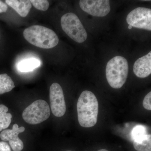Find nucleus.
<instances>
[{"mask_svg":"<svg viewBox=\"0 0 151 151\" xmlns=\"http://www.w3.org/2000/svg\"><path fill=\"white\" fill-rule=\"evenodd\" d=\"M78 122L81 127L90 128L97 124L99 104L97 97L91 91L81 93L77 103Z\"/></svg>","mask_w":151,"mask_h":151,"instance_id":"f257e3e1","label":"nucleus"},{"mask_svg":"<svg viewBox=\"0 0 151 151\" xmlns=\"http://www.w3.org/2000/svg\"><path fill=\"white\" fill-rule=\"evenodd\" d=\"M23 36L29 43L40 48H53L59 42L56 34L42 26L35 25L27 28L24 31Z\"/></svg>","mask_w":151,"mask_h":151,"instance_id":"f03ea898","label":"nucleus"},{"mask_svg":"<svg viewBox=\"0 0 151 151\" xmlns=\"http://www.w3.org/2000/svg\"><path fill=\"white\" fill-rule=\"evenodd\" d=\"M129 63L124 57H114L107 63L106 76L109 85L114 89L122 88L127 80Z\"/></svg>","mask_w":151,"mask_h":151,"instance_id":"7ed1b4c3","label":"nucleus"},{"mask_svg":"<svg viewBox=\"0 0 151 151\" xmlns=\"http://www.w3.org/2000/svg\"><path fill=\"white\" fill-rule=\"evenodd\" d=\"M61 27L68 36L76 42L82 43L87 37V32L75 14L68 13L61 17Z\"/></svg>","mask_w":151,"mask_h":151,"instance_id":"20e7f679","label":"nucleus"},{"mask_svg":"<svg viewBox=\"0 0 151 151\" xmlns=\"http://www.w3.org/2000/svg\"><path fill=\"white\" fill-rule=\"evenodd\" d=\"M50 115V108L48 103L45 100H39L35 101L24 109L22 113V117L28 124L35 125L46 121Z\"/></svg>","mask_w":151,"mask_h":151,"instance_id":"39448f33","label":"nucleus"},{"mask_svg":"<svg viewBox=\"0 0 151 151\" xmlns=\"http://www.w3.org/2000/svg\"><path fill=\"white\" fill-rule=\"evenodd\" d=\"M127 22L132 27L151 31V9L144 7L135 9L127 16Z\"/></svg>","mask_w":151,"mask_h":151,"instance_id":"423d86ee","label":"nucleus"},{"mask_svg":"<svg viewBox=\"0 0 151 151\" xmlns=\"http://www.w3.org/2000/svg\"><path fill=\"white\" fill-rule=\"evenodd\" d=\"M50 100L53 115L57 117L63 116L66 112V105L62 87L58 83H53L50 86Z\"/></svg>","mask_w":151,"mask_h":151,"instance_id":"0eeeda50","label":"nucleus"},{"mask_svg":"<svg viewBox=\"0 0 151 151\" xmlns=\"http://www.w3.org/2000/svg\"><path fill=\"white\" fill-rule=\"evenodd\" d=\"M79 4L82 10L93 16H106L111 11L108 0H81Z\"/></svg>","mask_w":151,"mask_h":151,"instance_id":"6e6552de","label":"nucleus"},{"mask_svg":"<svg viewBox=\"0 0 151 151\" xmlns=\"http://www.w3.org/2000/svg\"><path fill=\"white\" fill-rule=\"evenodd\" d=\"M25 131L24 127H19L17 124H14L12 129L4 130L0 134V138L3 141H9L11 147L14 151H21L24 148L22 141L19 138L20 133Z\"/></svg>","mask_w":151,"mask_h":151,"instance_id":"1a4fd4ad","label":"nucleus"},{"mask_svg":"<svg viewBox=\"0 0 151 151\" xmlns=\"http://www.w3.org/2000/svg\"><path fill=\"white\" fill-rule=\"evenodd\" d=\"M136 76L141 78L148 77L151 73V52L137 60L133 67Z\"/></svg>","mask_w":151,"mask_h":151,"instance_id":"9d476101","label":"nucleus"},{"mask_svg":"<svg viewBox=\"0 0 151 151\" xmlns=\"http://www.w3.org/2000/svg\"><path fill=\"white\" fill-rule=\"evenodd\" d=\"M5 2L23 17L27 16L32 8L31 3L28 0H6Z\"/></svg>","mask_w":151,"mask_h":151,"instance_id":"9b49d317","label":"nucleus"},{"mask_svg":"<svg viewBox=\"0 0 151 151\" xmlns=\"http://www.w3.org/2000/svg\"><path fill=\"white\" fill-rule=\"evenodd\" d=\"M41 62L36 58H29L21 61L18 65V69L22 72H29L39 67Z\"/></svg>","mask_w":151,"mask_h":151,"instance_id":"f8f14e48","label":"nucleus"},{"mask_svg":"<svg viewBox=\"0 0 151 151\" xmlns=\"http://www.w3.org/2000/svg\"><path fill=\"white\" fill-rule=\"evenodd\" d=\"M8 110L5 105H0V132L7 129L12 122V115L7 113Z\"/></svg>","mask_w":151,"mask_h":151,"instance_id":"ddd939ff","label":"nucleus"},{"mask_svg":"<svg viewBox=\"0 0 151 151\" xmlns=\"http://www.w3.org/2000/svg\"><path fill=\"white\" fill-rule=\"evenodd\" d=\"M15 86L14 81L7 74H0V94L10 92Z\"/></svg>","mask_w":151,"mask_h":151,"instance_id":"4468645a","label":"nucleus"},{"mask_svg":"<svg viewBox=\"0 0 151 151\" xmlns=\"http://www.w3.org/2000/svg\"><path fill=\"white\" fill-rule=\"evenodd\" d=\"M132 138L134 142H139L147 137L146 127L142 125H138L134 127L132 131Z\"/></svg>","mask_w":151,"mask_h":151,"instance_id":"2eb2a0df","label":"nucleus"},{"mask_svg":"<svg viewBox=\"0 0 151 151\" xmlns=\"http://www.w3.org/2000/svg\"><path fill=\"white\" fill-rule=\"evenodd\" d=\"M134 148L138 151H151V135L148 134L147 137L139 142H134Z\"/></svg>","mask_w":151,"mask_h":151,"instance_id":"dca6fc26","label":"nucleus"},{"mask_svg":"<svg viewBox=\"0 0 151 151\" xmlns=\"http://www.w3.org/2000/svg\"><path fill=\"white\" fill-rule=\"evenodd\" d=\"M30 1L36 9L39 10L46 11L49 7V3L46 0H31Z\"/></svg>","mask_w":151,"mask_h":151,"instance_id":"f3484780","label":"nucleus"},{"mask_svg":"<svg viewBox=\"0 0 151 151\" xmlns=\"http://www.w3.org/2000/svg\"><path fill=\"white\" fill-rule=\"evenodd\" d=\"M151 92H150L149 93L146 95L143 102V107L146 110L151 111Z\"/></svg>","mask_w":151,"mask_h":151,"instance_id":"a211bd4d","label":"nucleus"},{"mask_svg":"<svg viewBox=\"0 0 151 151\" xmlns=\"http://www.w3.org/2000/svg\"><path fill=\"white\" fill-rule=\"evenodd\" d=\"M0 151H11V150L7 143L1 142H0Z\"/></svg>","mask_w":151,"mask_h":151,"instance_id":"6ab92c4d","label":"nucleus"},{"mask_svg":"<svg viewBox=\"0 0 151 151\" xmlns=\"http://www.w3.org/2000/svg\"><path fill=\"white\" fill-rule=\"evenodd\" d=\"M7 9V6L2 1H0V13L6 12Z\"/></svg>","mask_w":151,"mask_h":151,"instance_id":"aec40b11","label":"nucleus"},{"mask_svg":"<svg viewBox=\"0 0 151 151\" xmlns=\"http://www.w3.org/2000/svg\"><path fill=\"white\" fill-rule=\"evenodd\" d=\"M97 151H108L107 150H105V149H101V150H99Z\"/></svg>","mask_w":151,"mask_h":151,"instance_id":"412c9836","label":"nucleus"},{"mask_svg":"<svg viewBox=\"0 0 151 151\" xmlns=\"http://www.w3.org/2000/svg\"><path fill=\"white\" fill-rule=\"evenodd\" d=\"M128 28H129V29H132V27L131 26L129 25V27H128Z\"/></svg>","mask_w":151,"mask_h":151,"instance_id":"4be33fe9","label":"nucleus"},{"mask_svg":"<svg viewBox=\"0 0 151 151\" xmlns=\"http://www.w3.org/2000/svg\"></svg>","mask_w":151,"mask_h":151,"instance_id":"5701e85b","label":"nucleus"}]
</instances>
